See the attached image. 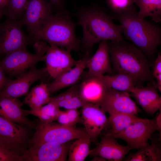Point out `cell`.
Segmentation results:
<instances>
[{"mask_svg": "<svg viewBox=\"0 0 161 161\" xmlns=\"http://www.w3.org/2000/svg\"><path fill=\"white\" fill-rule=\"evenodd\" d=\"M75 15L78 19L77 25L82 29L80 46L85 52H90L93 46L102 41L124 40L120 25L113 22L116 16L98 5L79 8Z\"/></svg>", "mask_w": 161, "mask_h": 161, "instance_id": "1", "label": "cell"}, {"mask_svg": "<svg viewBox=\"0 0 161 161\" xmlns=\"http://www.w3.org/2000/svg\"><path fill=\"white\" fill-rule=\"evenodd\" d=\"M109 55L114 70L131 77L136 87L150 80L152 76L148 59L132 43L108 41Z\"/></svg>", "mask_w": 161, "mask_h": 161, "instance_id": "2", "label": "cell"}, {"mask_svg": "<svg viewBox=\"0 0 161 161\" xmlns=\"http://www.w3.org/2000/svg\"><path fill=\"white\" fill-rule=\"evenodd\" d=\"M123 34L148 59L161 44V28L157 23L140 19L135 8L120 13L116 17Z\"/></svg>", "mask_w": 161, "mask_h": 161, "instance_id": "3", "label": "cell"}, {"mask_svg": "<svg viewBox=\"0 0 161 161\" xmlns=\"http://www.w3.org/2000/svg\"><path fill=\"white\" fill-rule=\"evenodd\" d=\"M77 25L71 19L69 12H56L44 22L31 38L32 43L42 41L70 51L78 52L80 42L75 34Z\"/></svg>", "mask_w": 161, "mask_h": 161, "instance_id": "4", "label": "cell"}, {"mask_svg": "<svg viewBox=\"0 0 161 161\" xmlns=\"http://www.w3.org/2000/svg\"><path fill=\"white\" fill-rule=\"evenodd\" d=\"M35 130L29 147L47 142L64 143L78 139L86 133L85 129L68 127L53 122L43 123L40 120Z\"/></svg>", "mask_w": 161, "mask_h": 161, "instance_id": "5", "label": "cell"}, {"mask_svg": "<svg viewBox=\"0 0 161 161\" xmlns=\"http://www.w3.org/2000/svg\"><path fill=\"white\" fill-rule=\"evenodd\" d=\"M32 130L0 115V146L22 157L29 148Z\"/></svg>", "mask_w": 161, "mask_h": 161, "instance_id": "6", "label": "cell"}, {"mask_svg": "<svg viewBox=\"0 0 161 161\" xmlns=\"http://www.w3.org/2000/svg\"><path fill=\"white\" fill-rule=\"evenodd\" d=\"M39 42L40 49L46 53V68L49 75L54 79L70 70L78 62V60L72 58L70 51L54 45L48 46L42 41Z\"/></svg>", "mask_w": 161, "mask_h": 161, "instance_id": "7", "label": "cell"}, {"mask_svg": "<svg viewBox=\"0 0 161 161\" xmlns=\"http://www.w3.org/2000/svg\"><path fill=\"white\" fill-rule=\"evenodd\" d=\"M18 20L7 17L0 24V54H6L32 43Z\"/></svg>", "mask_w": 161, "mask_h": 161, "instance_id": "8", "label": "cell"}, {"mask_svg": "<svg viewBox=\"0 0 161 161\" xmlns=\"http://www.w3.org/2000/svg\"><path fill=\"white\" fill-rule=\"evenodd\" d=\"M44 59L45 55L33 54L26 47L22 48L6 54L0 61V68L4 72L17 77Z\"/></svg>", "mask_w": 161, "mask_h": 161, "instance_id": "9", "label": "cell"}, {"mask_svg": "<svg viewBox=\"0 0 161 161\" xmlns=\"http://www.w3.org/2000/svg\"><path fill=\"white\" fill-rule=\"evenodd\" d=\"M159 130L157 117L152 119L141 118L126 129L116 134L115 138L122 139L132 149H139L147 145L154 132Z\"/></svg>", "mask_w": 161, "mask_h": 161, "instance_id": "10", "label": "cell"}, {"mask_svg": "<svg viewBox=\"0 0 161 161\" xmlns=\"http://www.w3.org/2000/svg\"><path fill=\"white\" fill-rule=\"evenodd\" d=\"M49 75L46 68L32 67L14 80H8L0 92V97L14 98L27 95L30 86L35 82L45 79Z\"/></svg>", "mask_w": 161, "mask_h": 161, "instance_id": "11", "label": "cell"}, {"mask_svg": "<svg viewBox=\"0 0 161 161\" xmlns=\"http://www.w3.org/2000/svg\"><path fill=\"white\" fill-rule=\"evenodd\" d=\"M52 8L46 0H29L24 13L18 21L26 26L30 38L53 14Z\"/></svg>", "mask_w": 161, "mask_h": 161, "instance_id": "12", "label": "cell"}, {"mask_svg": "<svg viewBox=\"0 0 161 161\" xmlns=\"http://www.w3.org/2000/svg\"><path fill=\"white\" fill-rule=\"evenodd\" d=\"M68 142H47L29 147L22 156L23 161H66L70 145Z\"/></svg>", "mask_w": 161, "mask_h": 161, "instance_id": "13", "label": "cell"}, {"mask_svg": "<svg viewBox=\"0 0 161 161\" xmlns=\"http://www.w3.org/2000/svg\"><path fill=\"white\" fill-rule=\"evenodd\" d=\"M81 121L91 142L95 143L109 124L105 112L97 104L86 102L82 107Z\"/></svg>", "mask_w": 161, "mask_h": 161, "instance_id": "14", "label": "cell"}, {"mask_svg": "<svg viewBox=\"0 0 161 161\" xmlns=\"http://www.w3.org/2000/svg\"><path fill=\"white\" fill-rule=\"evenodd\" d=\"M99 106L105 113L109 114L126 113L136 115L141 112L130 98L129 93L110 88H108Z\"/></svg>", "mask_w": 161, "mask_h": 161, "instance_id": "15", "label": "cell"}, {"mask_svg": "<svg viewBox=\"0 0 161 161\" xmlns=\"http://www.w3.org/2000/svg\"><path fill=\"white\" fill-rule=\"evenodd\" d=\"M131 149L128 145L119 144L111 132L101 137L97 146L90 150L89 155L93 157L99 156L109 161H121Z\"/></svg>", "mask_w": 161, "mask_h": 161, "instance_id": "16", "label": "cell"}, {"mask_svg": "<svg viewBox=\"0 0 161 161\" xmlns=\"http://www.w3.org/2000/svg\"><path fill=\"white\" fill-rule=\"evenodd\" d=\"M78 83L79 94L83 100L99 106L108 88L100 78L84 71Z\"/></svg>", "mask_w": 161, "mask_h": 161, "instance_id": "17", "label": "cell"}, {"mask_svg": "<svg viewBox=\"0 0 161 161\" xmlns=\"http://www.w3.org/2000/svg\"><path fill=\"white\" fill-rule=\"evenodd\" d=\"M23 102L17 98L0 97V115L12 122L35 130L39 120H31L26 117L22 106Z\"/></svg>", "mask_w": 161, "mask_h": 161, "instance_id": "18", "label": "cell"}, {"mask_svg": "<svg viewBox=\"0 0 161 161\" xmlns=\"http://www.w3.org/2000/svg\"><path fill=\"white\" fill-rule=\"evenodd\" d=\"M91 56L90 52H86L83 57L78 61L73 67L47 83L50 95L61 89L78 83Z\"/></svg>", "mask_w": 161, "mask_h": 161, "instance_id": "19", "label": "cell"}, {"mask_svg": "<svg viewBox=\"0 0 161 161\" xmlns=\"http://www.w3.org/2000/svg\"><path fill=\"white\" fill-rule=\"evenodd\" d=\"M154 83L148 84L145 88L135 87L131 95L148 114L153 115L161 110V97Z\"/></svg>", "mask_w": 161, "mask_h": 161, "instance_id": "20", "label": "cell"}, {"mask_svg": "<svg viewBox=\"0 0 161 161\" xmlns=\"http://www.w3.org/2000/svg\"><path fill=\"white\" fill-rule=\"evenodd\" d=\"M109 55L108 41H103L100 42L96 52L89 58L86 67L89 74L99 76L106 73H112V70L111 66Z\"/></svg>", "mask_w": 161, "mask_h": 161, "instance_id": "21", "label": "cell"}, {"mask_svg": "<svg viewBox=\"0 0 161 161\" xmlns=\"http://www.w3.org/2000/svg\"><path fill=\"white\" fill-rule=\"evenodd\" d=\"M49 102L55 103L59 108L66 109L82 108L86 103L80 95L78 83L64 92L50 97Z\"/></svg>", "mask_w": 161, "mask_h": 161, "instance_id": "22", "label": "cell"}, {"mask_svg": "<svg viewBox=\"0 0 161 161\" xmlns=\"http://www.w3.org/2000/svg\"><path fill=\"white\" fill-rule=\"evenodd\" d=\"M135 153H131L123 159L126 161H160L161 147L160 139L151 140V143L139 149Z\"/></svg>", "mask_w": 161, "mask_h": 161, "instance_id": "23", "label": "cell"}, {"mask_svg": "<svg viewBox=\"0 0 161 161\" xmlns=\"http://www.w3.org/2000/svg\"><path fill=\"white\" fill-rule=\"evenodd\" d=\"M108 88L117 91L132 93L136 87L133 78L128 75L117 72L111 75L98 76Z\"/></svg>", "mask_w": 161, "mask_h": 161, "instance_id": "24", "label": "cell"}, {"mask_svg": "<svg viewBox=\"0 0 161 161\" xmlns=\"http://www.w3.org/2000/svg\"><path fill=\"white\" fill-rule=\"evenodd\" d=\"M50 96L47 83L42 82L32 89L27 95L23 103L31 109L38 108L49 102Z\"/></svg>", "mask_w": 161, "mask_h": 161, "instance_id": "25", "label": "cell"}, {"mask_svg": "<svg viewBox=\"0 0 161 161\" xmlns=\"http://www.w3.org/2000/svg\"><path fill=\"white\" fill-rule=\"evenodd\" d=\"M139 8V18H150L156 23L161 21V0H133Z\"/></svg>", "mask_w": 161, "mask_h": 161, "instance_id": "26", "label": "cell"}, {"mask_svg": "<svg viewBox=\"0 0 161 161\" xmlns=\"http://www.w3.org/2000/svg\"><path fill=\"white\" fill-rule=\"evenodd\" d=\"M109 114L108 119L112 128L111 132L113 135L124 130L141 119L135 114L128 113H118Z\"/></svg>", "mask_w": 161, "mask_h": 161, "instance_id": "27", "label": "cell"}, {"mask_svg": "<svg viewBox=\"0 0 161 161\" xmlns=\"http://www.w3.org/2000/svg\"><path fill=\"white\" fill-rule=\"evenodd\" d=\"M91 142L86 133L71 144L69 149L68 161H84L89 155Z\"/></svg>", "mask_w": 161, "mask_h": 161, "instance_id": "28", "label": "cell"}, {"mask_svg": "<svg viewBox=\"0 0 161 161\" xmlns=\"http://www.w3.org/2000/svg\"><path fill=\"white\" fill-rule=\"evenodd\" d=\"M60 110V108L51 102L38 108L30 110L23 109L26 116L29 114L33 115L38 118L41 122L45 123L56 120Z\"/></svg>", "mask_w": 161, "mask_h": 161, "instance_id": "29", "label": "cell"}, {"mask_svg": "<svg viewBox=\"0 0 161 161\" xmlns=\"http://www.w3.org/2000/svg\"><path fill=\"white\" fill-rule=\"evenodd\" d=\"M29 0H8L4 7V15L12 19L19 20L23 16Z\"/></svg>", "mask_w": 161, "mask_h": 161, "instance_id": "30", "label": "cell"}, {"mask_svg": "<svg viewBox=\"0 0 161 161\" xmlns=\"http://www.w3.org/2000/svg\"><path fill=\"white\" fill-rule=\"evenodd\" d=\"M58 123L66 126L75 127L77 123L81 122L80 113L77 109L60 110L56 120Z\"/></svg>", "mask_w": 161, "mask_h": 161, "instance_id": "31", "label": "cell"}, {"mask_svg": "<svg viewBox=\"0 0 161 161\" xmlns=\"http://www.w3.org/2000/svg\"><path fill=\"white\" fill-rule=\"evenodd\" d=\"M106 2L111 13L116 17L120 13L135 8L133 0H106Z\"/></svg>", "mask_w": 161, "mask_h": 161, "instance_id": "32", "label": "cell"}, {"mask_svg": "<svg viewBox=\"0 0 161 161\" xmlns=\"http://www.w3.org/2000/svg\"><path fill=\"white\" fill-rule=\"evenodd\" d=\"M152 75L156 78V83L155 86L161 92V55L158 53L157 57L154 62Z\"/></svg>", "mask_w": 161, "mask_h": 161, "instance_id": "33", "label": "cell"}, {"mask_svg": "<svg viewBox=\"0 0 161 161\" xmlns=\"http://www.w3.org/2000/svg\"><path fill=\"white\" fill-rule=\"evenodd\" d=\"M0 161H23L22 157L0 146Z\"/></svg>", "mask_w": 161, "mask_h": 161, "instance_id": "34", "label": "cell"}, {"mask_svg": "<svg viewBox=\"0 0 161 161\" xmlns=\"http://www.w3.org/2000/svg\"><path fill=\"white\" fill-rule=\"evenodd\" d=\"M52 7L55 9L57 12L66 13L68 12L65 9L63 0H48Z\"/></svg>", "mask_w": 161, "mask_h": 161, "instance_id": "35", "label": "cell"}, {"mask_svg": "<svg viewBox=\"0 0 161 161\" xmlns=\"http://www.w3.org/2000/svg\"><path fill=\"white\" fill-rule=\"evenodd\" d=\"M8 80L4 75V72L0 68V92Z\"/></svg>", "mask_w": 161, "mask_h": 161, "instance_id": "36", "label": "cell"}, {"mask_svg": "<svg viewBox=\"0 0 161 161\" xmlns=\"http://www.w3.org/2000/svg\"><path fill=\"white\" fill-rule=\"evenodd\" d=\"M8 0H0V8L6 7L8 4Z\"/></svg>", "mask_w": 161, "mask_h": 161, "instance_id": "37", "label": "cell"}, {"mask_svg": "<svg viewBox=\"0 0 161 161\" xmlns=\"http://www.w3.org/2000/svg\"><path fill=\"white\" fill-rule=\"evenodd\" d=\"M92 161H106V160L99 156H95L93 157Z\"/></svg>", "mask_w": 161, "mask_h": 161, "instance_id": "38", "label": "cell"}, {"mask_svg": "<svg viewBox=\"0 0 161 161\" xmlns=\"http://www.w3.org/2000/svg\"><path fill=\"white\" fill-rule=\"evenodd\" d=\"M3 15H4V8H0V20Z\"/></svg>", "mask_w": 161, "mask_h": 161, "instance_id": "39", "label": "cell"}]
</instances>
